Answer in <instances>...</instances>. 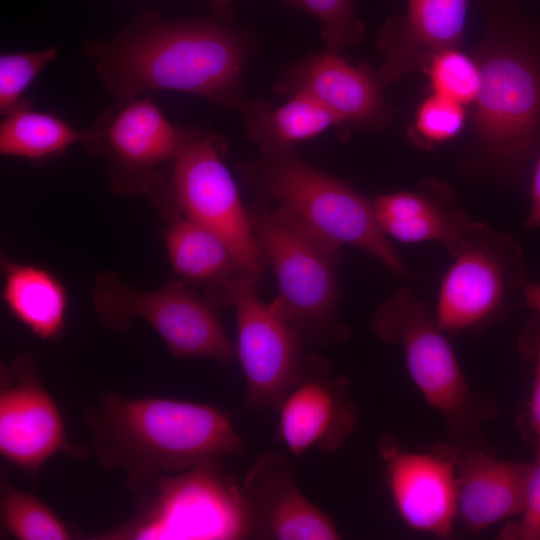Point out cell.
Segmentation results:
<instances>
[{"mask_svg": "<svg viewBox=\"0 0 540 540\" xmlns=\"http://www.w3.org/2000/svg\"><path fill=\"white\" fill-rule=\"evenodd\" d=\"M86 52L115 103L152 90H174L229 109L245 110L249 104L241 79L249 45L220 20L172 22L151 14Z\"/></svg>", "mask_w": 540, "mask_h": 540, "instance_id": "6da1fadb", "label": "cell"}, {"mask_svg": "<svg viewBox=\"0 0 540 540\" xmlns=\"http://www.w3.org/2000/svg\"><path fill=\"white\" fill-rule=\"evenodd\" d=\"M84 422L90 453L102 467L122 472L134 492L158 476L245 448L230 417L202 403L105 393L86 410Z\"/></svg>", "mask_w": 540, "mask_h": 540, "instance_id": "7a4b0ae2", "label": "cell"}, {"mask_svg": "<svg viewBox=\"0 0 540 540\" xmlns=\"http://www.w3.org/2000/svg\"><path fill=\"white\" fill-rule=\"evenodd\" d=\"M242 181L264 202L296 218L324 240L358 247L393 273L409 278L408 266L378 225L370 198L350 183L305 162L296 149L238 164Z\"/></svg>", "mask_w": 540, "mask_h": 540, "instance_id": "3957f363", "label": "cell"}, {"mask_svg": "<svg viewBox=\"0 0 540 540\" xmlns=\"http://www.w3.org/2000/svg\"><path fill=\"white\" fill-rule=\"evenodd\" d=\"M370 328L400 346L413 383L443 418L450 441L459 447L484 445L482 428L496 415L495 400L471 388L447 333L424 302L400 288L375 309Z\"/></svg>", "mask_w": 540, "mask_h": 540, "instance_id": "277c9868", "label": "cell"}, {"mask_svg": "<svg viewBox=\"0 0 540 540\" xmlns=\"http://www.w3.org/2000/svg\"><path fill=\"white\" fill-rule=\"evenodd\" d=\"M133 516L96 540H238L251 536L246 499L221 459L162 475L136 491Z\"/></svg>", "mask_w": 540, "mask_h": 540, "instance_id": "5b68a950", "label": "cell"}, {"mask_svg": "<svg viewBox=\"0 0 540 540\" xmlns=\"http://www.w3.org/2000/svg\"><path fill=\"white\" fill-rule=\"evenodd\" d=\"M249 213L277 281L273 307L304 342L326 345L343 341L348 332L337 320L341 247L316 235L279 207L260 204Z\"/></svg>", "mask_w": 540, "mask_h": 540, "instance_id": "8992f818", "label": "cell"}, {"mask_svg": "<svg viewBox=\"0 0 540 540\" xmlns=\"http://www.w3.org/2000/svg\"><path fill=\"white\" fill-rule=\"evenodd\" d=\"M200 134L172 124L147 95L115 103L84 131L80 143L104 161L115 192L146 194L172 217L176 208L170 173L162 166L172 165Z\"/></svg>", "mask_w": 540, "mask_h": 540, "instance_id": "52a82bcc", "label": "cell"}, {"mask_svg": "<svg viewBox=\"0 0 540 540\" xmlns=\"http://www.w3.org/2000/svg\"><path fill=\"white\" fill-rule=\"evenodd\" d=\"M91 295L103 327L125 332L134 319H144L175 358L205 357L226 364L234 355L217 306L182 280H170L156 290L139 291L116 273L103 271L95 277Z\"/></svg>", "mask_w": 540, "mask_h": 540, "instance_id": "ba28073f", "label": "cell"}, {"mask_svg": "<svg viewBox=\"0 0 540 540\" xmlns=\"http://www.w3.org/2000/svg\"><path fill=\"white\" fill-rule=\"evenodd\" d=\"M450 254L434 312L447 334L484 323L528 281L517 241L484 223L469 221Z\"/></svg>", "mask_w": 540, "mask_h": 540, "instance_id": "9c48e42d", "label": "cell"}, {"mask_svg": "<svg viewBox=\"0 0 540 540\" xmlns=\"http://www.w3.org/2000/svg\"><path fill=\"white\" fill-rule=\"evenodd\" d=\"M224 141L200 134L170 167V185L180 214L219 235L244 269L260 278L265 256L223 157Z\"/></svg>", "mask_w": 540, "mask_h": 540, "instance_id": "30bf717a", "label": "cell"}, {"mask_svg": "<svg viewBox=\"0 0 540 540\" xmlns=\"http://www.w3.org/2000/svg\"><path fill=\"white\" fill-rule=\"evenodd\" d=\"M478 62L477 132L497 155L522 162L539 146L540 63L529 51L511 45L497 47Z\"/></svg>", "mask_w": 540, "mask_h": 540, "instance_id": "8fae6325", "label": "cell"}, {"mask_svg": "<svg viewBox=\"0 0 540 540\" xmlns=\"http://www.w3.org/2000/svg\"><path fill=\"white\" fill-rule=\"evenodd\" d=\"M259 280L244 277L230 285L227 304L235 309L238 356L245 377L246 403L277 408L303 357L301 334L256 291Z\"/></svg>", "mask_w": 540, "mask_h": 540, "instance_id": "7c38bea8", "label": "cell"}, {"mask_svg": "<svg viewBox=\"0 0 540 540\" xmlns=\"http://www.w3.org/2000/svg\"><path fill=\"white\" fill-rule=\"evenodd\" d=\"M58 453L82 460L90 451L69 442L60 410L41 383L35 358L21 353L9 366L1 365L0 454L36 474Z\"/></svg>", "mask_w": 540, "mask_h": 540, "instance_id": "4fadbf2b", "label": "cell"}, {"mask_svg": "<svg viewBox=\"0 0 540 540\" xmlns=\"http://www.w3.org/2000/svg\"><path fill=\"white\" fill-rule=\"evenodd\" d=\"M278 435L299 456L311 448L333 452L355 432L358 408L349 378L325 357L303 355L278 407Z\"/></svg>", "mask_w": 540, "mask_h": 540, "instance_id": "5bb4252c", "label": "cell"}, {"mask_svg": "<svg viewBox=\"0 0 540 540\" xmlns=\"http://www.w3.org/2000/svg\"><path fill=\"white\" fill-rule=\"evenodd\" d=\"M386 481L398 515L412 530L439 538L451 535L457 519L456 462L459 447L439 444L412 452L390 435L378 441Z\"/></svg>", "mask_w": 540, "mask_h": 540, "instance_id": "9a60e30c", "label": "cell"}, {"mask_svg": "<svg viewBox=\"0 0 540 540\" xmlns=\"http://www.w3.org/2000/svg\"><path fill=\"white\" fill-rule=\"evenodd\" d=\"M383 81L369 68L354 67L339 52L326 49L287 68L276 91L302 94L318 102L337 120L338 128L378 127L390 116Z\"/></svg>", "mask_w": 540, "mask_h": 540, "instance_id": "2e32d148", "label": "cell"}, {"mask_svg": "<svg viewBox=\"0 0 540 540\" xmlns=\"http://www.w3.org/2000/svg\"><path fill=\"white\" fill-rule=\"evenodd\" d=\"M251 536L277 540H336L331 518L296 485L288 460L280 454L260 455L242 484Z\"/></svg>", "mask_w": 540, "mask_h": 540, "instance_id": "e0dca14e", "label": "cell"}, {"mask_svg": "<svg viewBox=\"0 0 540 540\" xmlns=\"http://www.w3.org/2000/svg\"><path fill=\"white\" fill-rule=\"evenodd\" d=\"M528 474L529 463L499 459L484 445L459 447L457 519L467 531L478 533L517 517L523 508Z\"/></svg>", "mask_w": 540, "mask_h": 540, "instance_id": "ac0fdd59", "label": "cell"}, {"mask_svg": "<svg viewBox=\"0 0 540 540\" xmlns=\"http://www.w3.org/2000/svg\"><path fill=\"white\" fill-rule=\"evenodd\" d=\"M469 0H407L406 15L390 20L379 36L385 62L379 76L394 81L434 51L461 41Z\"/></svg>", "mask_w": 540, "mask_h": 540, "instance_id": "d6986e66", "label": "cell"}, {"mask_svg": "<svg viewBox=\"0 0 540 540\" xmlns=\"http://www.w3.org/2000/svg\"><path fill=\"white\" fill-rule=\"evenodd\" d=\"M375 219L389 238L404 243L436 241L450 253L469 220L446 191H400L370 198Z\"/></svg>", "mask_w": 540, "mask_h": 540, "instance_id": "ffe728a7", "label": "cell"}, {"mask_svg": "<svg viewBox=\"0 0 540 540\" xmlns=\"http://www.w3.org/2000/svg\"><path fill=\"white\" fill-rule=\"evenodd\" d=\"M171 219L165 243L174 271L187 284L206 286L207 298L215 306L226 304L227 291L235 281L256 278L215 232L182 214Z\"/></svg>", "mask_w": 540, "mask_h": 540, "instance_id": "44dd1931", "label": "cell"}, {"mask_svg": "<svg viewBox=\"0 0 540 540\" xmlns=\"http://www.w3.org/2000/svg\"><path fill=\"white\" fill-rule=\"evenodd\" d=\"M2 294L11 313L35 335L49 340L61 335L67 295L52 273L33 265L9 263Z\"/></svg>", "mask_w": 540, "mask_h": 540, "instance_id": "7402d4cb", "label": "cell"}, {"mask_svg": "<svg viewBox=\"0 0 540 540\" xmlns=\"http://www.w3.org/2000/svg\"><path fill=\"white\" fill-rule=\"evenodd\" d=\"M246 129L261 155L295 149L298 142L316 137L330 127H338L336 118L312 98L295 94L282 106L272 108L264 101L245 108Z\"/></svg>", "mask_w": 540, "mask_h": 540, "instance_id": "603a6c76", "label": "cell"}, {"mask_svg": "<svg viewBox=\"0 0 540 540\" xmlns=\"http://www.w3.org/2000/svg\"><path fill=\"white\" fill-rule=\"evenodd\" d=\"M0 124V152L43 162L60 156L69 146L81 142L79 131L58 116L33 111L30 106L5 116Z\"/></svg>", "mask_w": 540, "mask_h": 540, "instance_id": "cb8c5ba5", "label": "cell"}, {"mask_svg": "<svg viewBox=\"0 0 540 540\" xmlns=\"http://www.w3.org/2000/svg\"><path fill=\"white\" fill-rule=\"evenodd\" d=\"M1 535L18 540H69L74 533L51 508L33 494L14 488L1 473Z\"/></svg>", "mask_w": 540, "mask_h": 540, "instance_id": "d4e9b609", "label": "cell"}, {"mask_svg": "<svg viewBox=\"0 0 540 540\" xmlns=\"http://www.w3.org/2000/svg\"><path fill=\"white\" fill-rule=\"evenodd\" d=\"M421 64L433 93L462 105L475 102L481 85L479 62L447 47L432 52Z\"/></svg>", "mask_w": 540, "mask_h": 540, "instance_id": "484cf974", "label": "cell"}, {"mask_svg": "<svg viewBox=\"0 0 540 540\" xmlns=\"http://www.w3.org/2000/svg\"><path fill=\"white\" fill-rule=\"evenodd\" d=\"M56 47L38 51L10 52L0 57V114L30 106L24 93L39 73L58 56Z\"/></svg>", "mask_w": 540, "mask_h": 540, "instance_id": "4316f807", "label": "cell"}, {"mask_svg": "<svg viewBox=\"0 0 540 540\" xmlns=\"http://www.w3.org/2000/svg\"><path fill=\"white\" fill-rule=\"evenodd\" d=\"M293 7L312 14L321 25V37L326 49L339 52L360 42L365 36L356 16L353 0H285Z\"/></svg>", "mask_w": 540, "mask_h": 540, "instance_id": "83f0119b", "label": "cell"}, {"mask_svg": "<svg viewBox=\"0 0 540 540\" xmlns=\"http://www.w3.org/2000/svg\"><path fill=\"white\" fill-rule=\"evenodd\" d=\"M465 119L464 105L432 93L416 110L412 134L419 145L430 148L455 137Z\"/></svg>", "mask_w": 540, "mask_h": 540, "instance_id": "f1b7e54d", "label": "cell"}, {"mask_svg": "<svg viewBox=\"0 0 540 540\" xmlns=\"http://www.w3.org/2000/svg\"><path fill=\"white\" fill-rule=\"evenodd\" d=\"M519 350L533 366V381L529 400L516 420L522 438L540 448V315L537 314L522 331Z\"/></svg>", "mask_w": 540, "mask_h": 540, "instance_id": "f546056e", "label": "cell"}, {"mask_svg": "<svg viewBox=\"0 0 540 540\" xmlns=\"http://www.w3.org/2000/svg\"><path fill=\"white\" fill-rule=\"evenodd\" d=\"M518 520L508 522L499 532L501 540H540V448L529 463L523 508Z\"/></svg>", "mask_w": 540, "mask_h": 540, "instance_id": "4dcf8cb0", "label": "cell"}, {"mask_svg": "<svg viewBox=\"0 0 540 540\" xmlns=\"http://www.w3.org/2000/svg\"><path fill=\"white\" fill-rule=\"evenodd\" d=\"M524 225L529 229L540 227V148L532 175L531 207Z\"/></svg>", "mask_w": 540, "mask_h": 540, "instance_id": "1f68e13d", "label": "cell"}, {"mask_svg": "<svg viewBox=\"0 0 540 540\" xmlns=\"http://www.w3.org/2000/svg\"><path fill=\"white\" fill-rule=\"evenodd\" d=\"M522 297L526 306L540 315V283L527 281L522 290Z\"/></svg>", "mask_w": 540, "mask_h": 540, "instance_id": "d6a6232c", "label": "cell"}, {"mask_svg": "<svg viewBox=\"0 0 540 540\" xmlns=\"http://www.w3.org/2000/svg\"><path fill=\"white\" fill-rule=\"evenodd\" d=\"M235 0H212L211 7L218 20L227 23L232 18V6Z\"/></svg>", "mask_w": 540, "mask_h": 540, "instance_id": "836d02e7", "label": "cell"}]
</instances>
